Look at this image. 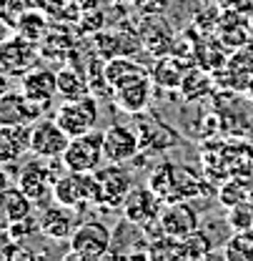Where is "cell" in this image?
I'll use <instances>...</instances> for the list:
<instances>
[{
    "label": "cell",
    "instance_id": "obj_1",
    "mask_svg": "<svg viewBox=\"0 0 253 261\" xmlns=\"http://www.w3.org/2000/svg\"><path fill=\"white\" fill-rule=\"evenodd\" d=\"M148 186L163 198V203H173V201H193L208 191L203 176L193 168L176 161H163L151 171L148 176Z\"/></svg>",
    "mask_w": 253,
    "mask_h": 261
},
{
    "label": "cell",
    "instance_id": "obj_2",
    "mask_svg": "<svg viewBox=\"0 0 253 261\" xmlns=\"http://www.w3.org/2000/svg\"><path fill=\"white\" fill-rule=\"evenodd\" d=\"M110 244H113V231L105 226L103 221L91 219V221H80L73 236L68 239L70 251L65 254V259H78V261H93L103 259L110 254Z\"/></svg>",
    "mask_w": 253,
    "mask_h": 261
},
{
    "label": "cell",
    "instance_id": "obj_3",
    "mask_svg": "<svg viewBox=\"0 0 253 261\" xmlns=\"http://www.w3.org/2000/svg\"><path fill=\"white\" fill-rule=\"evenodd\" d=\"M53 201L68 206V208H80L86 203L100 206V186L93 173H80V171H68L55 178L53 184Z\"/></svg>",
    "mask_w": 253,
    "mask_h": 261
},
{
    "label": "cell",
    "instance_id": "obj_4",
    "mask_svg": "<svg viewBox=\"0 0 253 261\" xmlns=\"http://www.w3.org/2000/svg\"><path fill=\"white\" fill-rule=\"evenodd\" d=\"M58 161L61 159H40V156H35L33 161L20 166V171H18V186L28 194V198H31L33 203H40L43 206L48 198H53V184L65 171V166L58 168Z\"/></svg>",
    "mask_w": 253,
    "mask_h": 261
},
{
    "label": "cell",
    "instance_id": "obj_5",
    "mask_svg": "<svg viewBox=\"0 0 253 261\" xmlns=\"http://www.w3.org/2000/svg\"><path fill=\"white\" fill-rule=\"evenodd\" d=\"M53 118L61 123V128L75 138L83 133H91L98 126L100 118V108H98V98L93 93H86L80 98H63V103L55 108Z\"/></svg>",
    "mask_w": 253,
    "mask_h": 261
},
{
    "label": "cell",
    "instance_id": "obj_6",
    "mask_svg": "<svg viewBox=\"0 0 253 261\" xmlns=\"http://www.w3.org/2000/svg\"><path fill=\"white\" fill-rule=\"evenodd\" d=\"M133 118H135V130L140 138V153H163L181 143V133L171 123L160 121L158 113L146 108L143 113H135Z\"/></svg>",
    "mask_w": 253,
    "mask_h": 261
},
{
    "label": "cell",
    "instance_id": "obj_7",
    "mask_svg": "<svg viewBox=\"0 0 253 261\" xmlns=\"http://www.w3.org/2000/svg\"><path fill=\"white\" fill-rule=\"evenodd\" d=\"M61 161L68 171H80V173H93L105 161V151H103V133L91 130L83 136L70 138L65 153Z\"/></svg>",
    "mask_w": 253,
    "mask_h": 261
},
{
    "label": "cell",
    "instance_id": "obj_8",
    "mask_svg": "<svg viewBox=\"0 0 253 261\" xmlns=\"http://www.w3.org/2000/svg\"><path fill=\"white\" fill-rule=\"evenodd\" d=\"M70 143V136L53 116H43L31 126V153L40 159H61Z\"/></svg>",
    "mask_w": 253,
    "mask_h": 261
},
{
    "label": "cell",
    "instance_id": "obj_9",
    "mask_svg": "<svg viewBox=\"0 0 253 261\" xmlns=\"http://www.w3.org/2000/svg\"><path fill=\"white\" fill-rule=\"evenodd\" d=\"M95 178L100 186V206H105V208H121L126 196L130 194V189L135 186L133 176L123 168V163L108 161V166H100L95 171Z\"/></svg>",
    "mask_w": 253,
    "mask_h": 261
},
{
    "label": "cell",
    "instance_id": "obj_10",
    "mask_svg": "<svg viewBox=\"0 0 253 261\" xmlns=\"http://www.w3.org/2000/svg\"><path fill=\"white\" fill-rule=\"evenodd\" d=\"M121 208H123V219L143 228H151L153 224H158L163 198L151 186H133Z\"/></svg>",
    "mask_w": 253,
    "mask_h": 261
},
{
    "label": "cell",
    "instance_id": "obj_11",
    "mask_svg": "<svg viewBox=\"0 0 253 261\" xmlns=\"http://www.w3.org/2000/svg\"><path fill=\"white\" fill-rule=\"evenodd\" d=\"M201 224V216L195 211V206L190 201H173V203H163L158 216L160 233L171 236V239H183L193 233Z\"/></svg>",
    "mask_w": 253,
    "mask_h": 261
},
{
    "label": "cell",
    "instance_id": "obj_12",
    "mask_svg": "<svg viewBox=\"0 0 253 261\" xmlns=\"http://www.w3.org/2000/svg\"><path fill=\"white\" fill-rule=\"evenodd\" d=\"M103 151L105 161L110 163H128L140 156V138L138 130L128 128L123 123H113L103 130Z\"/></svg>",
    "mask_w": 253,
    "mask_h": 261
},
{
    "label": "cell",
    "instance_id": "obj_13",
    "mask_svg": "<svg viewBox=\"0 0 253 261\" xmlns=\"http://www.w3.org/2000/svg\"><path fill=\"white\" fill-rule=\"evenodd\" d=\"M38 61V45L23 35H15L0 43V73L8 75H25Z\"/></svg>",
    "mask_w": 253,
    "mask_h": 261
},
{
    "label": "cell",
    "instance_id": "obj_14",
    "mask_svg": "<svg viewBox=\"0 0 253 261\" xmlns=\"http://www.w3.org/2000/svg\"><path fill=\"white\" fill-rule=\"evenodd\" d=\"M38 219H40V233L50 241H68L73 236L75 226L80 224L75 216V208H68L61 203L45 206Z\"/></svg>",
    "mask_w": 253,
    "mask_h": 261
},
{
    "label": "cell",
    "instance_id": "obj_15",
    "mask_svg": "<svg viewBox=\"0 0 253 261\" xmlns=\"http://www.w3.org/2000/svg\"><path fill=\"white\" fill-rule=\"evenodd\" d=\"M33 123H0V166L18 163L31 153Z\"/></svg>",
    "mask_w": 253,
    "mask_h": 261
},
{
    "label": "cell",
    "instance_id": "obj_16",
    "mask_svg": "<svg viewBox=\"0 0 253 261\" xmlns=\"http://www.w3.org/2000/svg\"><path fill=\"white\" fill-rule=\"evenodd\" d=\"M20 93L48 108L50 100L58 96V73L48 68H31L20 81Z\"/></svg>",
    "mask_w": 253,
    "mask_h": 261
},
{
    "label": "cell",
    "instance_id": "obj_17",
    "mask_svg": "<svg viewBox=\"0 0 253 261\" xmlns=\"http://www.w3.org/2000/svg\"><path fill=\"white\" fill-rule=\"evenodd\" d=\"M153 78L151 75H143V78H135L126 86L116 88L113 93V100L118 103V108H123L126 113L135 116V113H143L151 103V96H153Z\"/></svg>",
    "mask_w": 253,
    "mask_h": 261
},
{
    "label": "cell",
    "instance_id": "obj_18",
    "mask_svg": "<svg viewBox=\"0 0 253 261\" xmlns=\"http://www.w3.org/2000/svg\"><path fill=\"white\" fill-rule=\"evenodd\" d=\"M45 106L31 100L23 93H10L0 100V123H35L43 118Z\"/></svg>",
    "mask_w": 253,
    "mask_h": 261
},
{
    "label": "cell",
    "instance_id": "obj_19",
    "mask_svg": "<svg viewBox=\"0 0 253 261\" xmlns=\"http://www.w3.org/2000/svg\"><path fill=\"white\" fill-rule=\"evenodd\" d=\"M33 206H35V203L28 198V194H25L18 184H15V186H5V189L0 191V226L8 228L10 224H15V221L31 216Z\"/></svg>",
    "mask_w": 253,
    "mask_h": 261
},
{
    "label": "cell",
    "instance_id": "obj_20",
    "mask_svg": "<svg viewBox=\"0 0 253 261\" xmlns=\"http://www.w3.org/2000/svg\"><path fill=\"white\" fill-rule=\"evenodd\" d=\"M103 73H105V81L110 83L113 93H116V88L126 86V83L135 81V78L151 75V70H148L146 65L133 61L130 56H113V58H108V61L103 63Z\"/></svg>",
    "mask_w": 253,
    "mask_h": 261
},
{
    "label": "cell",
    "instance_id": "obj_21",
    "mask_svg": "<svg viewBox=\"0 0 253 261\" xmlns=\"http://www.w3.org/2000/svg\"><path fill=\"white\" fill-rule=\"evenodd\" d=\"M173 31H171V25L163 20V18H151V20H146V25L140 28V43H143V48L148 50V53H153V56H165V53H171V48H173Z\"/></svg>",
    "mask_w": 253,
    "mask_h": 261
},
{
    "label": "cell",
    "instance_id": "obj_22",
    "mask_svg": "<svg viewBox=\"0 0 253 261\" xmlns=\"http://www.w3.org/2000/svg\"><path fill=\"white\" fill-rule=\"evenodd\" d=\"M151 78L156 86H163L168 91H176L181 88L183 78H186V68L178 58H171V56H158V63L151 68Z\"/></svg>",
    "mask_w": 253,
    "mask_h": 261
},
{
    "label": "cell",
    "instance_id": "obj_23",
    "mask_svg": "<svg viewBox=\"0 0 253 261\" xmlns=\"http://www.w3.org/2000/svg\"><path fill=\"white\" fill-rule=\"evenodd\" d=\"M91 93V81L83 70L65 65L58 70V96L61 98H80Z\"/></svg>",
    "mask_w": 253,
    "mask_h": 261
},
{
    "label": "cell",
    "instance_id": "obj_24",
    "mask_svg": "<svg viewBox=\"0 0 253 261\" xmlns=\"http://www.w3.org/2000/svg\"><path fill=\"white\" fill-rule=\"evenodd\" d=\"M213 244L216 241L206 231L195 228L193 233L178 239V259H208L213 256Z\"/></svg>",
    "mask_w": 253,
    "mask_h": 261
},
{
    "label": "cell",
    "instance_id": "obj_25",
    "mask_svg": "<svg viewBox=\"0 0 253 261\" xmlns=\"http://www.w3.org/2000/svg\"><path fill=\"white\" fill-rule=\"evenodd\" d=\"M228 261H253V231H233L223 246Z\"/></svg>",
    "mask_w": 253,
    "mask_h": 261
},
{
    "label": "cell",
    "instance_id": "obj_26",
    "mask_svg": "<svg viewBox=\"0 0 253 261\" xmlns=\"http://www.w3.org/2000/svg\"><path fill=\"white\" fill-rule=\"evenodd\" d=\"M226 224L231 231H253V201H241L236 206H228Z\"/></svg>",
    "mask_w": 253,
    "mask_h": 261
},
{
    "label": "cell",
    "instance_id": "obj_27",
    "mask_svg": "<svg viewBox=\"0 0 253 261\" xmlns=\"http://www.w3.org/2000/svg\"><path fill=\"white\" fill-rule=\"evenodd\" d=\"M206 91H208V75H203L198 68L186 70V78L181 83V93L188 98V100H195V98L203 96Z\"/></svg>",
    "mask_w": 253,
    "mask_h": 261
},
{
    "label": "cell",
    "instance_id": "obj_28",
    "mask_svg": "<svg viewBox=\"0 0 253 261\" xmlns=\"http://www.w3.org/2000/svg\"><path fill=\"white\" fill-rule=\"evenodd\" d=\"M18 244H23V241H28L33 236H38L40 233V219L31 214V216H25V219H20V221H15V224H10V226L5 228Z\"/></svg>",
    "mask_w": 253,
    "mask_h": 261
},
{
    "label": "cell",
    "instance_id": "obj_29",
    "mask_svg": "<svg viewBox=\"0 0 253 261\" xmlns=\"http://www.w3.org/2000/svg\"><path fill=\"white\" fill-rule=\"evenodd\" d=\"M13 75H8V73H0V100L3 98H8L13 93V81H10Z\"/></svg>",
    "mask_w": 253,
    "mask_h": 261
},
{
    "label": "cell",
    "instance_id": "obj_30",
    "mask_svg": "<svg viewBox=\"0 0 253 261\" xmlns=\"http://www.w3.org/2000/svg\"><path fill=\"white\" fill-rule=\"evenodd\" d=\"M5 186H10V176H8V171L0 166V191H3Z\"/></svg>",
    "mask_w": 253,
    "mask_h": 261
},
{
    "label": "cell",
    "instance_id": "obj_31",
    "mask_svg": "<svg viewBox=\"0 0 253 261\" xmlns=\"http://www.w3.org/2000/svg\"><path fill=\"white\" fill-rule=\"evenodd\" d=\"M0 231H3V226H0Z\"/></svg>",
    "mask_w": 253,
    "mask_h": 261
}]
</instances>
